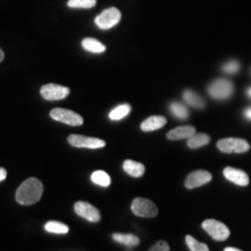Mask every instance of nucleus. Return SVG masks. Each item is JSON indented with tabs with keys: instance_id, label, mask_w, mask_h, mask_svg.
I'll list each match as a JSON object with an SVG mask.
<instances>
[{
	"instance_id": "nucleus-1",
	"label": "nucleus",
	"mask_w": 251,
	"mask_h": 251,
	"mask_svg": "<svg viewBox=\"0 0 251 251\" xmlns=\"http://www.w3.org/2000/svg\"><path fill=\"white\" fill-rule=\"evenodd\" d=\"M43 194V184L37 178H28L20 185L15 194V199L20 205H34Z\"/></svg>"
},
{
	"instance_id": "nucleus-2",
	"label": "nucleus",
	"mask_w": 251,
	"mask_h": 251,
	"mask_svg": "<svg viewBox=\"0 0 251 251\" xmlns=\"http://www.w3.org/2000/svg\"><path fill=\"white\" fill-rule=\"evenodd\" d=\"M131 211L135 215L141 218H155L158 214L157 206L146 198H135L131 203Z\"/></svg>"
},
{
	"instance_id": "nucleus-3",
	"label": "nucleus",
	"mask_w": 251,
	"mask_h": 251,
	"mask_svg": "<svg viewBox=\"0 0 251 251\" xmlns=\"http://www.w3.org/2000/svg\"><path fill=\"white\" fill-rule=\"evenodd\" d=\"M202 228L215 241H226L230 235V231H229L227 226L213 219L205 220L202 222Z\"/></svg>"
},
{
	"instance_id": "nucleus-4",
	"label": "nucleus",
	"mask_w": 251,
	"mask_h": 251,
	"mask_svg": "<svg viewBox=\"0 0 251 251\" xmlns=\"http://www.w3.org/2000/svg\"><path fill=\"white\" fill-rule=\"evenodd\" d=\"M233 83L227 79H216L208 87L209 96L216 100L228 99L233 94Z\"/></svg>"
},
{
	"instance_id": "nucleus-5",
	"label": "nucleus",
	"mask_w": 251,
	"mask_h": 251,
	"mask_svg": "<svg viewBox=\"0 0 251 251\" xmlns=\"http://www.w3.org/2000/svg\"><path fill=\"white\" fill-rule=\"evenodd\" d=\"M121 20V13L118 8L111 7L105 9L96 18V25L101 29H109L117 26Z\"/></svg>"
},
{
	"instance_id": "nucleus-6",
	"label": "nucleus",
	"mask_w": 251,
	"mask_h": 251,
	"mask_svg": "<svg viewBox=\"0 0 251 251\" xmlns=\"http://www.w3.org/2000/svg\"><path fill=\"white\" fill-rule=\"evenodd\" d=\"M218 148L220 151L226 153L237 152L242 153L247 152L250 149V144L243 139H235V137H230V139H224L220 140L218 142Z\"/></svg>"
},
{
	"instance_id": "nucleus-7",
	"label": "nucleus",
	"mask_w": 251,
	"mask_h": 251,
	"mask_svg": "<svg viewBox=\"0 0 251 251\" xmlns=\"http://www.w3.org/2000/svg\"><path fill=\"white\" fill-rule=\"evenodd\" d=\"M50 117L56 121L69 126H81L84 122L83 118L79 114H77L76 112L64 108H54L50 112Z\"/></svg>"
},
{
	"instance_id": "nucleus-8",
	"label": "nucleus",
	"mask_w": 251,
	"mask_h": 251,
	"mask_svg": "<svg viewBox=\"0 0 251 251\" xmlns=\"http://www.w3.org/2000/svg\"><path fill=\"white\" fill-rule=\"evenodd\" d=\"M69 143L76 148H89V149H99L106 146L103 140L96 139V137H87L83 135H70L69 136Z\"/></svg>"
},
{
	"instance_id": "nucleus-9",
	"label": "nucleus",
	"mask_w": 251,
	"mask_h": 251,
	"mask_svg": "<svg viewBox=\"0 0 251 251\" xmlns=\"http://www.w3.org/2000/svg\"><path fill=\"white\" fill-rule=\"evenodd\" d=\"M70 93L69 87L57 85V84H46L41 87V96L46 100H62L67 98Z\"/></svg>"
},
{
	"instance_id": "nucleus-10",
	"label": "nucleus",
	"mask_w": 251,
	"mask_h": 251,
	"mask_svg": "<svg viewBox=\"0 0 251 251\" xmlns=\"http://www.w3.org/2000/svg\"><path fill=\"white\" fill-rule=\"evenodd\" d=\"M75 212L81 218L89 220L91 222H99L100 219H101L99 209L85 201H78L75 205Z\"/></svg>"
},
{
	"instance_id": "nucleus-11",
	"label": "nucleus",
	"mask_w": 251,
	"mask_h": 251,
	"mask_svg": "<svg viewBox=\"0 0 251 251\" xmlns=\"http://www.w3.org/2000/svg\"><path fill=\"white\" fill-rule=\"evenodd\" d=\"M212 180V175L206 170H197L187 176L186 180H185V186L190 190L202 186Z\"/></svg>"
},
{
	"instance_id": "nucleus-12",
	"label": "nucleus",
	"mask_w": 251,
	"mask_h": 251,
	"mask_svg": "<svg viewBox=\"0 0 251 251\" xmlns=\"http://www.w3.org/2000/svg\"><path fill=\"white\" fill-rule=\"evenodd\" d=\"M224 176L226 179L231 183L238 185V186H247L249 184V177L246 172L234 168H226L224 170Z\"/></svg>"
},
{
	"instance_id": "nucleus-13",
	"label": "nucleus",
	"mask_w": 251,
	"mask_h": 251,
	"mask_svg": "<svg viewBox=\"0 0 251 251\" xmlns=\"http://www.w3.org/2000/svg\"><path fill=\"white\" fill-rule=\"evenodd\" d=\"M194 134H196V128L192 127V126H181V127H177L169 131L166 137L171 141L188 140Z\"/></svg>"
},
{
	"instance_id": "nucleus-14",
	"label": "nucleus",
	"mask_w": 251,
	"mask_h": 251,
	"mask_svg": "<svg viewBox=\"0 0 251 251\" xmlns=\"http://www.w3.org/2000/svg\"><path fill=\"white\" fill-rule=\"evenodd\" d=\"M166 124V119L164 117H161V115H153V117H150L144 120L142 124H141V129L143 131H152L157 130L159 128L164 127Z\"/></svg>"
},
{
	"instance_id": "nucleus-15",
	"label": "nucleus",
	"mask_w": 251,
	"mask_h": 251,
	"mask_svg": "<svg viewBox=\"0 0 251 251\" xmlns=\"http://www.w3.org/2000/svg\"><path fill=\"white\" fill-rule=\"evenodd\" d=\"M124 170L127 172L128 175L131 176V177L139 178L142 177L144 175V171H146V168L142 163L131 161V159H127L124 163Z\"/></svg>"
},
{
	"instance_id": "nucleus-16",
	"label": "nucleus",
	"mask_w": 251,
	"mask_h": 251,
	"mask_svg": "<svg viewBox=\"0 0 251 251\" xmlns=\"http://www.w3.org/2000/svg\"><path fill=\"white\" fill-rule=\"evenodd\" d=\"M81 46L86 51L93 52V54H101L106 50V47L101 42L96 39H91V37H86L81 41Z\"/></svg>"
},
{
	"instance_id": "nucleus-17",
	"label": "nucleus",
	"mask_w": 251,
	"mask_h": 251,
	"mask_svg": "<svg viewBox=\"0 0 251 251\" xmlns=\"http://www.w3.org/2000/svg\"><path fill=\"white\" fill-rule=\"evenodd\" d=\"M183 97H184L185 102H186L187 105L192 106V107H194V108L205 107V100H203L201 97L199 96V94L193 92V91H191V90L185 91Z\"/></svg>"
},
{
	"instance_id": "nucleus-18",
	"label": "nucleus",
	"mask_w": 251,
	"mask_h": 251,
	"mask_svg": "<svg viewBox=\"0 0 251 251\" xmlns=\"http://www.w3.org/2000/svg\"><path fill=\"white\" fill-rule=\"evenodd\" d=\"M113 240L126 247H137L140 244V238L133 234H114Z\"/></svg>"
},
{
	"instance_id": "nucleus-19",
	"label": "nucleus",
	"mask_w": 251,
	"mask_h": 251,
	"mask_svg": "<svg viewBox=\"0 0 251 251\" xmlns=\"http://www.w3.org/2000/svg\"><path fill=\"white\" fill-rule=\"evenodd\" d=\"M209 141H211V139L207 134H194L192 137L187 140V146L192 149H198L203 146H207Z\"/></svg>"
},
{
	"instance_id": "nucleus-20",
	"label": "nucleus",
	"mask_w": 251,
	"mask_h": 251,
	"mask_svg": "<svg viewBox=\"0 0 251 251\" xmlns=\"http://www.w3.org/2000/svg\"><path fill=\"white\" fill-rule=\"evenodd\" d=\"M130 109H131V107L128 105V103H124V105L118 106V107L112 109L111 113H109V119L113 121L121 120V119L126 118L128 114H129Z\"/></svg>"
},
{
	"instance_id": "nucleus-21",
	"label": "nucleus",
	"mask_w": 251,
	"mask_h": 251,
	"mask_svg": "<svg viewBox=\"0 0 251 251\" xmlns=\"http://www.w3.org/2000/svg\"><path fill=\"white\" fill-rule=\"evenodd\" d=\"M91 179L94 184L99 185V186L102 187H107L111 185V177H109L108 174H106L105 171L98 170L94 171L92 175H91Z\"/></svg>"
},
{
	"instance_id": "nucleus-22",
	"label": "nucleus",
	"mask_w": 251,
	"mask_h": 251,
	"mask_svg": "<svg viewBox=\"0 0 251 251\" xmlns=\"http://www.w3.org/2000/svg\"><path fill=\"white\" fill-rule=\"evenodd\" d=\"M45 229L48 231V233H52V234H67L69 231L68 226L58 221L47 222L45 226Z\"/></svg>"
},
{
	"instance_id": "nucleus-23",
	"label": "nucleus",
	"mask_w": 251,
	"mask_h": 251,
	"mask_svg": "<svg viewBox=\"0 0 251 251\" xmlns=\"http://www.w3.org/2000/svg\"><path fill=\"white\" fill-rule=\"evenodd\" d=\"M170 111L176 118L185 120L188 118V109L185 105L180 102H172L170 105Z\"/></svg>"
},
{
	"instance_id": "nucleus-24",
	"label": "nucleus",
	"mask_w": 251,
	"mask_h": 251,
	"mask_svg": "<svg viewBox=\"0 0 251 251\" xmlns=\"http://www.w3.org/2000/svg\"><path fill=\"white\" fill-rule=\"evenodd\" d=\"M185 241H186L188 249L191 251H209L208 247H207L206 244L200 243L199 241H197L196 238L191 236V235H187L186 238H185Z\"/></svg>"
},
{
	"instance_id": "nucleus-25",
	"label": "nucleus",
	"mask_w": 251,
	"mask_h": 251,
	"mask_svg": "<svg viewBox=\"0 0 251 251\" xmlns=\"http://www.w3.org/2000/svg\"><path fill=\"white\" fill-rule=\"evenodd\" d=\"M97 0H69L68 6L71 8H92L96 6Z\"/></svg>"
},
{
	"instance_id": "nucleus-26",
	"label": "nucleus",
	"mask_w": 251,
	"mask_h": 251,
	"mask_svg": "<svg viewBox=\"0 0 251 251\" xmlns=\"http://www.w3.org/2000/svg\"><path fill=\"white\" fill-rule=\"evenodd\" d=\"M224 71L227 72V74H235V72L238 71V69H240V64L236 61H230L228 62L227 64L224 65Z\"/></svg>"
},
{
	"instance_id": "nucleus-27",
	"label": "nucleus",
	"mask_w": 251,
	"mask_h": 251,
	"mask_svg": "<svg viewBox=\"0 0 251 251\" xmlns=\"http://www.w3.org/2000/svg\"><path fill=\"white\" fill-rule=\"evenodd\" d=\"M170 250V247L169 244L165 242V241H158L155 246L150 248L149 251H169Z\"/></svg>"
},
{
	"instance_id": "nucleus-28",
	"label": "nucleus",
	"mask_w": 251,
	"mask_h": 251,
	"mask_svg": "<svg viewBox=\"0 0 251 251\" xmlns=\"http://www.w3.org/2000/svg\"><path fill=\"white\" fill-rule=\"evenodd\" d=\"M6 177H7V172L4 168H0V181L5 180Z\"/></svg>"
},
{
	"instance_id": "nucleus-29",
	"label": "nucleus",
	"mask_w": 251,
	"mask_h": 251,
	"mask_svg": "<svg viewBox=\"0 0 251 251\" xmlns=\"http://www.w3.org/2000/svg\"><path fill=\"white\" fill-rule=\"evenodd\" d=\"M244 114H246V117H247L248 119H250V120H251V107L246 109V112H244Z\"/></svg>"
},
{
	"instance_id": "nucleus-30",
	"label": "nucleus",
	"mask_w": 251,
	"mask_h": 251,
	"mask_svg": "<svg viewBox=\"0 0 251 251\" xmlns=\"http://www.w3.org/2000/svg\"><path fill=\"white\" fill-rule=\"evenodd\" d=\"M224 251H241L240 249H236V248H231V247H228L226 248Z\"/></svg>"
},
{
	"instance_id": "nucleus-31",
	"label": "nucleus",
	"mask_w": 251,
	"mask_h": 251,
	"mask_svg": "<svg viewBox=\"0 0 251 251\" xmlns=\"http://www.w3.org/2000/svg\"><path fill=\"white\" fill-rule=\"evenodd\" d=\"M4 58H5V54H4V51H2V50L0 49V62L4 61Z\"/></svg>"
},
{
	"instance_id": "nucleus-32",
	"label": "nucleus",
	"mask_w": 251,
	"mask_h": 251,
	"mask_svg": "<svg viewBox=\"0 0 251 251\" xmlns=\"http://www.w3.org/2000/svg\"><path fill=\"white\" fill-rule=\"evenodd\" d=\"M248 96H249V97H250V98H251V87H250V89H249V90H248Z\"/></svg>"
}]
</instances>
